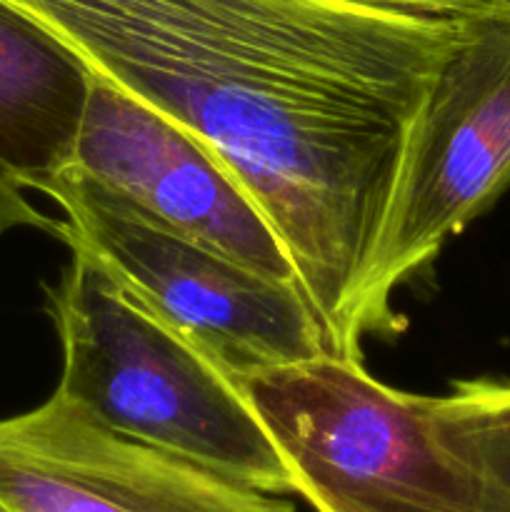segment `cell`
I'll list each match as a JSON object with an SVG mask.
<instances>
[{
	"instance_id": "3957f363",
	"label": "cell",
	"mask_w": 510,
	"mask_h": 512,
	"mask_svg": "<svg viewBox=\"0 0 510 512\" xmlns=\"http://www.w3.org/2000/svg\"><path fill=\"white\" fill-rule=\"evenodd\" d=\"M238 383L315 512H480L430 398L378 383L358 358L320 353Z\"/></svg>"
},
{
	"instance_id": "8fae6325",
	"label": "cell",
	"mask_w": 510,
	"mask_h": 512,
	"mask_svg": "<svg viewBox=\"0 0 510 512\" xmlns=\"http://www.w3.org/2000/svg\"><path fill=\"white\" fill-rule=\"evenodd\" d=\"M15 228H40L55 233V220L45 218L33 203L23 195V190L0 180V235Z\"/></svg>"
},
{
	"instance_id": "5b68a950",
	"label": "cell",
	"mask_w": 510,
	"mask_h": 512,
	"mask_svg": "<svg viewBox=\"0 0 510 512\" xmlns=\"http://www.w3.org/2000/svg\"><path fill=\"white\" fill-rule=\"evenodd\" d=\"M508 188L510 5L473 20L415 115L365 283V333L398 330L395 290Z\"/></svg>"
},
{
	"instance_id": "9c48e42d",
	"label": "cell",
	"mask_w": 510,
	"mask_h": 512,
	"mask_svg": "<svg viewBox=\"0 0 510 512\" xmlns=\"http://www.w3.org/2000/svg\"><path fill=\"white\" fill-rule=\"evenodd\" d=\"M430 410L440 440L473 473L480 512H510V380H460Z\"/></svg>"
},
{
	"instance_id": "30bf717a",
	"label": "cell",
	"mask_w": 510,
	"mask_h": 512,
	"mask_svg": "<svg viewBox=\"0 0 510 512\" xmlns=\"http://www.w3.org/2000/svg\"><path fill=\"white\" fill-rule=\"evenodd\" d=\"M355 3L378 5V8L408 10V13L425 15H455V18H468V15L493 13V10L508 8L510 0H355Z\"/></svg>"
},
{
	"instance_id": "7a4b0ae2",
	"label": "cell",
	"mask_w": 510,
	"mask_h": 512,
	"mask_svg": "<svg viewBox=\"0 0 510 512\" xmlns=\"http://www.w3.org/2000/svg\"><path fill=\"white\" fill-rule=\"evenodd\" d=\"M63 348L55 393L105 428L235 483L295 495V480L238 378L73 253L48 288Z\"/></svg>"
},
{
	"instance_id": "52a82bcc",
	"label": "cell",
	"mask_w": 510,
	"mask_h": 512,
	"mask_svg": "<svg viewBox=\"0 0 510 512\" xmlns=\"http://www.w3.org/2000/svg\"><path fill=\"white\" fill-rule=\"evenodd\" d=\"M0 503L10 512H298L285 495L125 438L60 393L0 420Z\"/></svg>"
},
{
	"instance_id": "8992f818",
	"label": "cell",
	"mask_w": 510,
	"mask_h": 512,
	"mask_svg": "<svg viewBox=\"0 0 510 512\" xmlns=\"http://www.w3.org/2000/svg\"><path fill=\"white\" fill-rule=\"evenodd\" d=\"M73 168L158 223L298 285L273 220L238 170L198 135L95 73Z\"/></svg>"
},
{
	"instance_id": "6da1fadb",
	"label": "cell",
	"mask_w": 510,
	"mask_h": 512,
	"mask_svg": "<svg viewBox=\"0 0 510 512\" xmlns=\"http://www.w3.org/2000/svg\"><path fill=\"white\" fill-rule=\"evenodd\" d=\"M218 150L273 220L328 350L363 293L410 128L478 15L355 0H8Z\"/></svg>"
},
{
	"instance_id": "7c38bea8",
	"label": "cell",
	"mask_w": 510,
	"mask_h": 512,
	"mask_svg": "<svg viewBox=\"0 0 510 512\" xmlns=\"http://www.w3.org/2000/svg\"><path fill=\"white\" fill-rule=\"evenodd\" d=\"M0 512H10V510H8V508H5V505H3V503H0Z\"/></svg>"
},
{
	"instance_id": "277c9868",
	"label": "cell",
	"mask_w": 510,
	"mask_h": 512,
	"mask_svg": "<svg viewBox=\"0 0 510 512\" xmlns=\"http://www.w3.org/2000/svg\"><path fill=\"white\" fill-rule=\"evenodd\" d=\"M45 195L63 210L55 238L235 378L330 353L318 315L295 283L158 223L73 165Z\"/></svg>"
},
{
	"instance_id": "ba28073f",
	"label": "cell",
	"mask_w": 510,
	"mask_h": 512,
	"mask_svg": "<svg viewBox=\"0 0 510 512\" xmlns=\"http://www.w3.org/2000/svg\"><path fill=\"white\" fill-rule=\"evenodd\" d=\"M90 85L68 43L0 0V180L45 193L73 165Z\"/></svg>"
}]
</instances>
